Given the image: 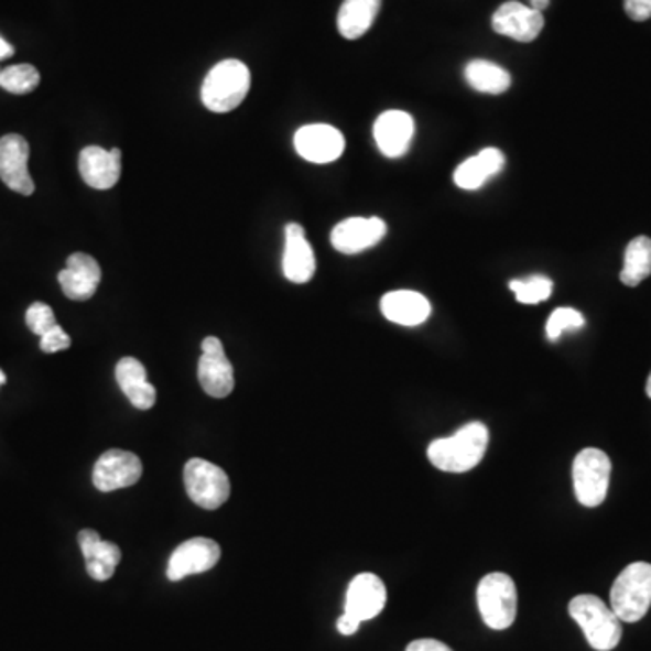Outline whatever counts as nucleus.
Wrapping results in <instances>:
<instances>
[{"instance_id":"nucleus-1","label":"nucleus","mask_w":651,"mask_h":651,"mask_svg":"<svg viewBox=\"0 0 651 651\" xmlns=\"http://www.w3.org/2000/svg\"><path fill=\"white\" fill-rule=\"evenodd\" d=\"M489 445V430L481 422H470L449 438L431 442L427 458L444 473H467L484 459Z\"/></svg>"},{"instance_id":"nucleus-2","label":"nucleus","mask_w":651,"mask_h":651,"mask_svg":"<svg viewBox=\"0 0 651 651\" xmlns=\"http://www.w3.org/2000/svg\"><path fill=\"white\" fill-rule=\"evenodd\" d=\"M568 611L594 650L611 651L621 642L622 621L599 597L590 594L574 597Z\"/></svg>"},{"instance_id":"nucleus-3","label":"nucleus","mask_w":651,"mask_h":651,"mask_svg":"<svg viewBox=\"0 0 651 651\" xmlns=\"http://www.w3.org/2000/svg\"><path fill=\"white\" fill-rule=\"evenodd\" d=\"M250 91V72L241 61H223L208 72L202 86V100L208 111L230 112L241 106Z\"/></svg>"},{"instance_id":"nucleus-4","label":"nucleus","mask_w":651,"mask_h":651,"mask_svg":"<svg viewBox=\"0 0 651 651\" xmlns=\"http://www.w3.org/2000/svg\"><path fill=\"white\" fill-rule=\"evenodd\" d=\"M611 610L622 622L641 621L651 606V565L631 563L619 574L610 590Z\"/></svg>"},{"instance_id":"nucleus-5","label":"nucleus","mask_w":651,"mask_h":651,"mask_svg":"<svg viewBox=\"0 0 651 651\" xmlns=\"http://www.w3.org/2000/svg\"><path fill=\"white\" fill-rule=\"evenodd\" d=\"M478 608L481 619L492 630H507L512 627L518 614V590L514 581L501 572L485 576L478 585Z\"/></svg>"},{"instance_id":"nucleus-6","label":"nucleus","mask_w":651,"mask_h":651,"mask_svg":"<svg viewBox=\"0 0 651 651\" xmlns=\"http://www.w3.org/2000/svg\"><path fill=\"white\" fill-rule=\"evenodd\" d=\"M611 462L606 453L586 447L574 459L572 480L581 506L599 507L606 500L610 487Z\"/></svg>"},{"instance_id":"nucleus-7","label":"nucleus","mask_w":651,"mask_h":651,"mask_svg":"<svg viewBox=\"0 0 651 651\" xmlns=\"http://www.w3.org/2000/svg\"><path fill=\"white\" fill-rule=\"evenodd\" d=\"M185 489L197 507L216 510L230 498V478L227 473L207 459L193 458L185 465Z\"/></svg>"},{"instance_id":"nucleus-8","label":"nucleus","mask_w":651,"mask_h":651,"mask_svg":"<svg viewBox=\"0 0 651 651\" xmlns=\"http://www.w3.org/2000/svg\"><path fill=\"white\" fill-rule=\"evenodd\" d=\"M203 355L197 364V379L205 393L214 399H225L232 393L234 368L217 337H207L202 344Z\"/></svg>"},{"instance_id":"nucleus-9","label":"nucleus","mask_w":651,"mask_h":651,"mask_svg":"<svg viewBox=\"0 0 651 651\" xmlns=\"http://www.w3.org/2000/svg\"><path fill=\"white\" fill-rule=\"evenodd\" d=\"M142 459L123 449H109L93 469V484L100 492L126 489L142 478Z\"/></svg>"},{"instance_id":"nucleus-10","label":"nucleus","mask_w":651,"mask_h":651,"mask_svg":"<svg viewBox=\"0 0 651 651\" xmlns=\"http://www.w3.org/2000/svg\"><path fill=\"white\" fill-rule=\"evenodd\" d=\"M30 143L21 134H6L0 138V180L6 187L22 196L35 193V182L28 169Z\"/></svg>"},{"instance_id":"nucleus-11","label":"nucleus","mask_w":651,"mask_h":651,"mask_svg":"<svg viewBox=\"0 0 651 651\" xmlns=\"http://www.w3.org/2000/svg\"><path fill=\"white\" fill-rule=\"evenodd\" d=\"M221 557V549L208 538H193L172 552L167 565L169 581H182L203 572L213 571Z\"/></svg>"},{"instance_id":"nucleus-12","label":"nucleus","mask_w":651,"mask_h":651,"mask_svg":"<svg viewBox=\"0 0 651 651\" xmlns=\"http://www.w3.org/2000/svg\"><path fill=\"white\" fill-rule=\"evenodd\" d=\"M299 156L312 163H332L343 156V132L326 123L301 127L293 138Z\"/></svg>"},{"instance_id":"nucleus-13","label":"nucleus","mask_w":651,"mask_h":651,"mask_svg":"<svg viewBox=\"0 0 651 651\" xmlns=\"http://www.w3.org/2000/svg\"><path fill=\"white\" fill-rule=\"evenodd\" d=\"M388 234V225L380 217H349L332 230V245L346 256L364 252L379 245Z\"/></svg>"},{"instance_id":"nucleus-14","label":"nucleus","mask_w":651,"mask_h":651,"mask_svg":"<svg viewBox=\"0 0 651 651\" xmlns=\"http://www.w3.org/2000/svg\"><path fill=\"white\" fill-rule=\"evenodd\" d=\"M545 25V17L531 6L509 0L492 15V30L516 42H534Z\"/></svg>"},{"instance_id":"nucleus-15","label":"nucleus","mask_w":651,"mask_h":651,"mask_svg":"<svg viewBox=\"0 0 651 651\" xmlns=\"http://www.w3.org/2000/svg\"><path fill=\"white\" fill-rule=\"evenodd\" d=\"M62 292L72 301H89L101 283V268L89 253L76 252L67 258L66 268L58 273Z\"/></svg>"},{"instance_id":"nucleus-16","label":"nucleus","mask_w":651,"mask_h":651,"mask_svg":"<svg viewBox=\"0 0 651 651\" xmlns=\"http://www.w3.org/2000/svg\"><path fill=\"white\" fill-rule=\"evenodd\" d=\"M78 171L84 182L97 191H109L120 182L121 151H106L98 145H89L80 152Z\"/></svg>"},{"instance_id":"nucleus-17","label":"nucleus","mask_w":651,"mask_h":651,"mask_svg":"<svg viewBox=\"0 0 651 651\" xmlns=\"http://www.w3.org/2000/svg\"><path fill=\"white\" fill-rule=\"evenodd\" d=\"M388 592L382 579L375 574H359L349 583L344 611L357 621H369L384 610Z\"/></svg>"},{"instance_id":"nucleus-18","label":"nucleus","mask_w":651,"mask_h":651,"mask_svg":"<svg viewBox=\"0 0 651 651\" xmlns=\"http://www.w3.org/2000/svg\"><path fill=\"white\" fill-rule=\"evenodd\" d=\"M284 236H286L283 253L284 278L295 284L308 283L310 279L314 278L317 263H315L314 248L306 239L304 228L297 223H290L284 228Z\"/></svg>"},{"instance_id":"nucleus-19","label":"nucleus","mask_w":651,"mask_h":651,"mask_svg":"<svg viewBox=\"0 0 651 651\" xmlns=\"http://www.w3.org/2000/svg\"><path fill=\"white\" fill-rule=\"evenodd\" d=\"M413 134L414 121L408 112L386 111L375 121V142L384 156H404L410 151Z\"/></svg>"},{"instance_id":"nucleus-20","label":"nucleus","mask_w":651,"mask_h":651,"mask_svg":"<svg viewBox=\"0 0 651 651\" xmlns=\"http://www.w3.org/2000/svg\"><path fill=\"white\" fill-rule=\"evenodd\" d=\"M380 310L388 321L400 326H420L431 315L430 301L422 293L411 290L386 293L380 301Z\"/></svg>"},{"instance_id":"nucleus-21","label":"nucleus","mask_w":651,"mask_h":651,"mask_svg":"<svg viewBox=\"0 0 651 651\" xmlns=\"http://www.w3.org/2000/svg\"><path fill=\"white\" fill-rule=\"evenodd\" d=\"M506 167V156L500 149L489 147L480 154L465 160L455 171V183L464 191H478L489 182L490 177L500 174Z\"/></svg>"},{"instance_id":"nucleus-22","label":"nucleus","mask_w":651,"mask_h":651,"mask_svg":"<svg viewBox=\"0 0 651 651\" xmlns=\"http://www.w3.org/2000/svg\"><path fill=\"white\" fill-rule=\"evenodd\" d=\"M117 382L137 410H151L156 402V389L147 380V369L140 360L121 359L117 366Z\"/></svg>"},{"instance_id":"nucleus-23","label":"nucleus","mask_w":651,"mask_h":651,"mask_svg":"<svg viewBox=\"0 0 651 651\" xmlns=\"http://www.w3.org/2000/svg\"><path fill=\"white\" fill-rule=\"evenodd\" d=\"M380 6L382 0H344L337 15L338 33L348 41L366 35L379 15Z\"/></svg>"},{"instance_id":"nucleus-24","label":"nucleus","mask_w":651,"mask_h":651,"mask_svg":"<svg viewBox=\"0 0 651 651\" xmlns=\"http://www.w3.org/2000/svg\"><path fill=\"white\" fill-rule=\"evenodd\" d=\"M465 80L475 91L485 95H503L509 91L510 75L495 62L473 61L465 66Z\"/></svg>"},{"instance_id":"nucleus-25","label":"nucleus","mask_w":651,"mask_h":651,"mask_svg":"<svg viewBox=\"0 0 651 651\" xmlns=\"http://www.w3.org/2000/svg\"><path fill=\"white\" fill-rule=\"evenodd\" d=\"M651 275V239L647 236L631 239L625 252V267L621 272V283L630 289L641 284Z\"/></svg>"},{"instance_id":"nucleus-26","label":"nucleus","mask_w":651,"mask_h":651,"mask_svg":"<svg viewBox=\"0 0 651 651\" xmlns=\"http://www.w3.org/2000/svg\"><path fill=\"white\" fill-rule=\"evenodd\" d=\"M84 560H86L87 574L93 579L104 583L115 576L117 566L120 565V546L115 545L111 541L101 540L89 554L84 555Z\"/></svg>"},{"instance_id":"nucleus-27","label":"nucleus","mask_w":651,"mask_h":651,"mask_svg":"<svg viewBox=\"0 0 651 651\" xmlns=\"http://www.w3.org/2000/svg\"><path fill=\"white\" fill-rule=\"evenodd\" d=\"M41 84V73L31 64H17L0 73V87L11 95H28Z\"/></svg>"},{"instance_id":"nucleus-28","label":"nucleus","mask_w":651,"mask_h":651,"mask_svg":"<svg viewBox=\"0 0 651 651\" xmlns=\"http://www.w3.org/2000/svg\"><path fill=\"white\" fill-rule=\"evenodd\" d=\"M509 289L514 292L518 303L540 304L551 297L554 283L545 275H531L529 279L510 281Z\"/></svg>"},{"instance_id":"nucleus-29","label":"nucleus","mask_w":651,"mask_h":651,"mask_svg":"<svg viewBox=\"0 0 651 651\" xmlns=\"http://www.w3.org/2000/svg\"><path fill=\"white\" fill-rule=\"evenodd\" d=\"M585 326V317L574 308H557L546 321V337L557 340L566 329H579Z\"/></svg>"},{"instance_id":"nucleus-30","label":"nucleus","mask_w":651,"mask_h":651,"mask_svg":"<svg viewBox=\"0 0 651 651\" xmlns=\"http://www.w3.org/2000/svg\"><path fill=\"white\" fill-rule=\"evenodd\" d=\"M25 324L33 334L42 335L47 334L51 328H55L56 318L53 314V310L47 306L46 303H33L31 304L28 312H25Z\"/></svg>"},{"instance_id":"nucleus-31","label":"nucleus","mask_w":651,"mask_h":651,"mask_svg":"<svg viewBox=\"0 0 651 651\" xmlns=\"http://www.w3.org/2000/svg\"><path fill=\"white\" fill-rule=\"evenodd\" d=\"M67 348H72V337L58 324L41 337V349L44 354H58Z\"/></svg>"},{"instance_id":"nucleus-32","label":"nucleus","mask_w":651,"mask_h":651,"mask_svg":"<svg viewBox=\"0 0 651 651\" xmlns=\"http://www.w3.org/2000/svg\"><path fill=\"white\" fill-rule=\"evenodd\" d=\"M625 11L631 21H648L651 19V0H625Z\"/></svg>"},{"instance_id":"nucleus-33","label":"nucleus","mask_w":651,"mask_h":651,"mask_svg":"<svg viewBox=\"0 0 651 651\" xmlns=\"http://www.w3.org/2000/svg\"><path fill=\"white\" fill-rule=\"evenodd\" d=\"M100 541V534L97 531H91V529H86V531H82L78 534V545H80V551L84 555L89 554Z\"/></svg>"},{"instance_id":"nucleus-34","label":"nucleus","mask_w":651,"mask_h":651,"mask_svg":"<svg viewBox=\"0 0 651 651\" xmlns=\"http://www.w3.org/2000/svg\"><path fill=\"white\" fill-rule=\"evenodd\" d=\"M405 651H453L444 642L436 641V639H419V641L411 642Z\"/></svg>"},{"instance_id":"nucleus-35","label":"nucleus","mask_w":651,"mask_h":651,"mask_svg":"<svg viewBox=\"0 0 651 651\" xmlns=\"http://www.w3.org/2000/svg\"><path fill=\"white\" fill-rule=\"evenodd\" d=\"M360 625H362V622L357 621L354 616H349V614L344 611L343 616L338 617L337 630L338 633H343V636H354V633H357V630H359Z\"/></svg>"},{"instance_id":"nucleus-36","label":"nucleus","mask_w":651,"mask_h":651,"mask_svg":"<svg viewBox=\"0 0 651 651\" xmlns=\"http://www.w3.org/2000/svg\"><path fill=\"white\" fill-rule=\"evenodd\" d=\"M13 55H15V47L11 46L10 42H6L0 36V61H6V58H10Z\"/></svg>"},{"instance_id":"nucleus-37","label":"nucleus","mask_w":651,"mask_h":651,"mask_svg":"<svg viewBox=\"0 0 651 651\" xmlns=\"http://www.w3.org/2000/svg\"><path fill=\"white\" fill-rule=\"evenodd\" d=\"M529 2H531V8L541 11V13H543V10H546V8L551 6V0H529Z\"/></svg>"},{"instance_id":"nucleus-38","label":"nucleus","mask_w":651,"mask_h":651,"mask_svg":"<svg viewBox=\"0 0 651 651\" xmlns=\"http://www.w3.org/2000/svg\"><path fill=\"white\" fill-rule=\"evenodd\" d=\"M647 394H648V397H650V399H651V373H650V377H648V382H647Z\"/></svg>"},{"instance_id":"nucleus-39","label":"nucleus","mask_w":651,"mask_h":651,"mask_svg":"<svg viewBox=\"0 0 651 651\" xmlns=\"http://www.w3.org/2000/svg\"><path fill=\"white\" fill-rule=\"evenodd\" d=\"M6 384V375L4 371H2V369H0V388H2V386Z\"/></svg>"},{"instance_id":"nucleus-40","label":"nucleus","mask_w":651,"mask_h":651,"mask_svg":"<svg viewBox=\"0 0 651 651\" xmlns=\"http://www.w3.org/2000/svg\"><path fill=\"white\" fill-rule=\"evenodd\" d=\"M0 73H2V67H0Z\"/></svg>"}]
</instances>
